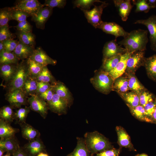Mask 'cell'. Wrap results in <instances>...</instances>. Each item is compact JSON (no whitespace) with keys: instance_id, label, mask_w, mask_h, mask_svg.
Listing matches in <instances>:
<instances>
[{"instance_id":"cell-6","label":"cell","mask_w":156,"mask_h":156,"mask_svg":"<svg viewBox=\"0 0 156 156\" xmlns=\"http://www.w3.org/2000/svg\"><path fill=\"white\" fill-rule=\"evenodd\" d=\"M5 99L9 102L10 105L13 109H19L23 105H26L28 104V97L22 89L7 92L5 94Z\"/></svg>"},{"instance_id":"cell-1","label":"cell","mask_w":156,"mask_h":156,"mask_svg":"<svg viewBox=\"0 0 156 156\" xmlns=\"http://www.w3.org/2000/svg\"><path fill=\"white\" fill-rule=\"evenodd\" d=\"M148 34L147 30L140 29L134 30L118 43L123 46L127 52H129L145 51L148 41Z\"/></svg>"},{"instance_id":"cell-27","label":"cell","mask_w":156,"mask_h":156,"mask_svg":"<svg viewBox=\"0 0 156 156\" xmlns=\"http://www.w3.org/2000/svg\"><path fill=\"white\" fill-rule=\"evenodd\" d=\"M118 94L129 108L135 107L140 105L139 96L134 92L127 91Z\"/></svg>"},{"instance_id":"cell-15","label":"cell","mask_w":156,"mask_h":156,"mask_svg":"<svg viewBox=\"0 0 156 156\" xmlns=\"http://www.w3.org/2000/svg\"><path fill=\"white\" fill-rule=\"evenodd\" d=\"M47 104L49 109L58 115L66 114L68 107L67 103L55 93L51 100Z\"/></svg>"},{"instance_id":"cell-21","label":"cell","mask_w":156,"mask_h":156,"mask_svg":"<svg viewBox=\"0 0 156 156\" xmlns=\"http://www.w3.org/2000/svg\"><path fill=\"white\" fill-rule=\"evenodd\" d=\"M34 47L26 45L20 41L12 52L19 60H23L29 58L35 49Z\"/></svg>"},{"instance_id":"cell-49","label":"cell","mask_w":156,"mask_h":156,"mask_svg":"<svg viewBox=\"0 0 156 156\" xmlns=\"http://www.w3.org/2000/svg\"><path fill=\"white\" fill-rule=\"evenodd\" d=\"M15 27L19 31L25 32H32V27L27 20L18 22Z\"/></svg>"},{"instance_id":"cell-58","label":"cell","mask_w":156,"mask_h":156,"mask_svg":"<svg viewBox=\"0 0 156 156\" xmlns=\"http://www.w3.org/2000/svg\"><path fill=\"white\" fill-rule=\"evenodd\" d=\"M5 152V151L4 150L0 148V156H3V154Z\"/></svg>"},{"instance_id":"cell-23","label":"cell","mask_w":156,"mask_h":156,"mask_svg":"<svg viewBox=\"0 0 156 156\" xmlns=\"http://www.w3.org/2000/svg\"><path fill=\"white\" fill-rule=\"evenodd\" d=\"M18 64H0V77L5 81L6 84L14 76Z\"/></svg>"},{"instance_id":"cell-43","label":"cell","mask_w":156,"mask_h":156,"mask_svg":"<svg viewBox=\"0 0 156 156\" xmlns=\"http://www.w3.org/2000/svg\"><path fill=\"white\" fill-rule=\"evenodd\" d=\"M132 1L133 4L136 6L135 10L136 12H143L145 13H147L151 9L147 0H133Z\"/></svg>"},{"instance_id":"cell-31","label":"cell","mask_w":156,"mask_h":156,"mask_svg":"<svg viewBox=\"0 0 156 156\" xmlns=\"http://www.w3.org/2000/svg\"><path fill=\"white\" fill-rule=\"evenodd\" d=\"M38 87V81L36 78L28 76L22 88V90L28 97V96L36 94Z\"/></svg>"},{"instance_id":"cell-3","label":"cell","mask_w":156,"mask_h":156,"mask_svg":"<svg viewBox=\"0 0 156 156\" xmlns=\"http://www.w3.org/2000/svg\"><path fill=\"white\" fill-rule=\"evenodd\" d=\"M29 76L26 60L18 64L16 73L12 79L6 84L7 92L21 89Z\"/></svg>"},{"instance_id":"cell-42","label":"cell","mask_w":156,"mask_h":156,"mask_svg":"<svg viewBox=\"0 0 156 156\" xmlns=\"http://www.w3.org/2000/svg\"><path fill=\"white\" fill-rule=\"evenodd\" d=\"M103 2L98 0H77L74 2V3L75 7L79 8L81 10H88L92 5H94V3H102Z\"/></svg>"},{"instance_id":"cell-39","label":"cell","mask_w":156,"mask_h":156,"mask_svg":"<svg viewBox=\"0 0 156 156\" xmlns=\"http://www.w3.org/2000/svg\"><path fill=\"white\" fill-rule=\"evenodd\" d=\"M36 79L38 82L48 83L51 84H54L57 81L48 69L47 66L44 67Z\"/></svg>"},{"instance_id":"cell-38","label":"cell","mask_w":156,"mask_h":156,"mask_svg":"<svg viewBox=\"0 0 156 156\" xmlns=\"http://www.w3.org/2000/svg\"><path fill=\"white\" fill-rule=\"evenodd\" d=\"M30 109L29 107L25 106V107H21L16 110L14 112V115L15 123L20 125L26 122V119Z\"/></svg>"},{"instance_id":"cell-40","label":"cell","mask_w":156,"mask_h":156,"mask_svg":"<svg viewBox=\"0 0 156 156\" xmlns=\"http://www.w3.org/2000/svg\"><path fill=\"white\" fill-rule=\"evenodd\" d=\"M12 10L11 7H6L0 10V27L8 25L11 19Z\"/></svg>"},{"instance_id":"cell-45","label":"cell","mask_w":156,"mask_h":156,"mask_svg":"<svg viewBox=\"0 0 156 156\" xmlns=\"http://www.w3.org/2000/svg\"><path fill=\"white\" fill-rule=\"evenodd\" d=\"M14 35L10 31L8 25L0 27V41L13 39Z\"/></svg>"},{"instance_id":"cell-47","label":"cell","mask_w":156,"mask_h":156,"mask_svg":"<svg viewBox=\"0 0 156 156\" xmlns=\"http://www.w3.org/2000/svg\"><path fill=\"white\" fill-rule=\"evenodd\" d=\"M121 150V148L116 149L114 147L97 153L95 156H118Z\"/></svg>"},{"instance_id":"cell-53","label":"cell","mask_w":156,"mask_h":156,"mask_svg":"<svg viewBox=\"0 0 156 156\" xmlns=\"http://www.w3.org/2000/svg\"><path fill=\"white\" fill-rule=\"evenodd\" d=\"M12 155L13 156H30L25 150L23 147L20 146Z\"/></svg>"},{"instance_id":"cell-56","label":"cell","mask_w":156,"mask_h":156,"mask_svg":"<svg viewBox=\"0 0 156 156\" xmlns=\"http://www.w3.org/2000/svg\"><path fill=\"white\" fill-rule=\"evenodd\" d=\"M4 50L5 46L3 41H0V52Z\"/></svg>"},{"instance_id":"cell-25","label":"cell","mask_w":156,"mask_h":156,"mask_svg":"<svg viewBox=\"0 0 156 156\" xmlns=\"http://www.w3.org/2000/svg\"><path fill=\"white\" fill-rule=\"evenodd\" d=\"M148 77L156 82V54L145 57L144 65Z\"/></svg>"},{"instance_id":"cell-20","label":"cell","mask_w":156,"mask_h":156,"mask_svg":"<svg viewBox=\"0 0 156 156\" xmlns=\"http://www.w3.org/2000/svg\"><path fill=\"white\" fill-rule=\"evenodd\" d=\"M113 2L117 8L122 20L125 21L133 8L130 0H114Z\"/></svg>"},{"instance_id":"cell-51","label":"cell","mask_w":156,"mask_h":156,"mask_svg":"<svg viewBox=\"0 0 156 156\" xmlns=\"http://www.w3.org/2000/svg\"><path fill=\"white\" fill-rule=\"evenodd\" d=\"M3 42L5 50L10 52H12L14 51L18 43V41L13 39L6 40Z\"/></svg>"},{"instance_id":"cell-2","label":"cell","mask_w":156,"mask_h":156,"mask_svg":"<svg viewBox=\"0 0 156 156\" xmlns=\"http://www.w3.org/2000/svg\"><path fill=\"white\" fill-rule=\"evenodd\" d=\"M84 140L91 156L95 154L114 148L108 139L97 131L87 132Z\"/></svg>"},{"instance_id":"cell-5","label":"cell","mask_w":156,"mask_h":156,"mask_svg":"<svg viewBox=\"0 0 156 156\" xmlns=\"http://www.w3.org/2000/svg\"><path fill=\"white\" fill-rule=\"evenodd\" d=\"M108 5V3L103 1L100 5H95L90 10H81L83 11L88 22L95 28H97L103 21L101 19V15L103 9Z\"/></svg>"},{"instance_id":"cell-32","label":"cell","mask_w":156,"mask_h":156,"mask_svg":"<svg viewBox=\"0 0 156 156\" xmlns=\"http://www.w3.org/2000/svg\"><path fill=\"white\" fill-rule=\"evenodd\" d=\"M16 34L19 40L23 44L34 48L35 36L32 32H25L17 30Z\"/></svg>"},{"instance_id":"cell-30","label":"cell","mask_w":156,"mask_h":156,"mask_svg":"<svg viewBox=\"0 0 156 156\" xmlns=\"http://www.w3.org/2000/svg\"><path fill=\"white\" fill-rule=\"evenodd\" d=\"M77 145L73 151L67 156H91L85 144L84 139L77 138Z\"/></svg>"},{"instance_id":"cell-37","label":"cell","mask_w":156,"mask_h":156,"mask_svg":"<svg viewBox=\"0 0 156 156\" xmlns=\"http://www.w3.org/2000/svg\"><path fill=\"white\" fill-rule=\"evenodd\" d=\"M122 55H118L103 61L101 69L109 72L116 66L119 62Z\"/></svg>"},{"instance_id":"cell-13","label":"cell","mask_w":156,"mask_h":156,"mask_svg":"<svg viewBox=\"0 0 156 156\" xmlns=\"http://www.w3.org/2000/svg\"><path fill=\"white\" fill-rule=\"evenodd\" d=\"M52 12V8L44 6L31 16V20L35 22L37 28L44 29L45 23L51 15Z\"/></svg>"},{"instance_id":"cell-4","label":"cell","mask_w":156,"mask_h":156,"mask_svg":"<svg viewBox=\"0 0 156 156\" xmlns=\"http://www.w3.org/2000/svg\"><path fill=\"white\" fill-rule=\"evenodd\" d=\"M90 81L94 88L103 94H107L112 90L114 80L108 72L101 69L96 71Z\"/></svg>"},{"instance_id":"cell-46","label":"cell","mask_w":156,"mask_h":156,"mask_svg":"<svg viewBox=\"0 0 156 156\" xmlns=\"http://www.w3.org/2000/svg\"><path fill=\"white\" fill-rule=\"evenodd\" d=\"M66 4L65 0H46L43 4L44 6L48 7L51 8L57 7L63 8Z\"/></svg>"},{"instance_id":"cell-16","label":"cell","mask_w":156,"mask_h":156,"mask_svg":"<svg viewBox=\"0 0 156 156\" xmlns=\"http://www.w3.org/2000/svg\"><path fill=\"white\" fill-rule=\"evenodd\" d=\"M116 131L118 136L117 143L120 148L124 147L131 151H136L132 143L130 137L125 130L120 126H117Z\"/></svg>"},{"instance_id":"cell-18","label":"cell","mask_w":156,"mask_h":156,"mask_svg":"<svg viewBox=\"0 0 156 156\" xmlns=\"http://www.w3.org/2000/svg\"><path fill=\"white\" fill-rule=\"evenodd\" d=\"M30 156H36L46 151L45 146L40 138L29 142L23 147Z\"/></svg>"},{"instance_id":"cell-55","label":"cell","mask_w":156,"mask_h":156,"mask_svg":"<svg viewBox=\"0 0 156 156\" xmlns=\"http://www.w3.org/2000/svg\"><path fill=\"white\" fill-rule=\"evenodd\" d=\"M151 123L156 124V107L152 115Z\"/></svg>"},{"instance_id":"cell-60","label":"cell","mask_w":156,"mask_h":156,"mask_svg":"<svg viewBox=\"0 0 156 156\" xmlns=\"http://www.w3.org/2000/svg\"><path fill=\"white\" fill-rule=\"evenodd\" d=\"M11 155L10 153L9 152H7L6 155L3 156H10Z\"/></svg>"},{"instance_id":"cell-54","label":"cell","mask_w":156,"mask_h":156,"mask_svg":"<svg viewBox=\"0 0 156 156\" xmlns=\"http://www.w3.org/2000/svg\"><path fill=\"white\" fill-rule=\"evenodd\" d=\"M151 9L156 8V0H147Z\"/></svg>"},{"instance_id":"cell-44","label":"cell","mask_w":156,"mask_h":156,"mask_svg":"<svg viewBox=\"0 0 156 156\" xmlns=\"http://www.w3.org/2000/svg\"><path fill=\"white\" fill-rule=\"evenodd\" d=\"M12 20H16L20 22L25 20L27 17L31 16L28 14L23 11L12 8Z\"/></svg>"},{"instance_id":"cell-35","label":"cell","mask_w":156,"mask_h":156,"mask_svg":"<svg viewBox=\"0 0 156 156\" xmlns=\"http://www.w3.org/2000/svg\"><path fill=\"white\" fill-rule=\"evenodd\" d=\"M13 108L10 105L2 107L0 109V119L11 124L14 120V112Z\"/></svg>"},{"instance_id":"cell-7","label":"cell","mask_w":156,"mask_h":156,"mask_svg":"<svg viewBox=\"0 0 156 156\" xmlns=\"http://www.w3.org/2000/svg\"><path fill=\"white\" fill-rule=\"evenodd\" d=\"M135 24H141L146 26L149 32L150 48L156 51V15H153L148 18L136 21Z\"/></svg>"},{"instance_id":"cell-52","label":"cell","mask_w":156,"mask_h":156,"mask_svg":"<svg viewBox=\"0 0 156 156\" xmlns=\"http://www.w3.org/2000/svg\"><path fill=\"white\" fill-rule=\"evenodd\" d=\"M52 86V84L49 83L38 82V87L36 95L45 92L49 89Z\"/></svg>"},{"instance_id":"cell-48","label":"cell","mask_w":156,"mask_h":156,"mask_svg":"<svg viewBox=\"0 0 156 156\" xmlns=\"http://www.w3.org/2000/svg\"><path fill=\"white\" fill-rule=\"evenodd\" d=\"M144 107L151 123L152 115L156 107V97L153 100L147 104Z\"/></svg>"},{"instance_id":"cell-17","label":"cell","mask_w":156,"mask_h":156,"mask_svg":"<svg viewBox=\"0 0 156 156\" xmlns=\"http://www.w3.org/2000/svg\"><path fill=\"white\" fill-rule=\"evenodd\" d=\"M135 51L127 52L121 55L120 60L115 68L108 72L109 75L114 80L117 77L122 75L125 72L127 60Z\"/></svg>"},{"instance_id":"cell-41","label":"cell","mask_w":156,"mask_h":156,"mask_svg":"<svg viewBox=\"0 0 156 156\" xmlns=\"http://www.w3.org/2000/svg\"><path fill=\"white\" fill-rule=\"evenodd\" d=\"M139 96L140 105L144 107L148 103L153 100L156 97L147 89L142 92Z\"/></svg>"},{"instance_id":"cell-8","label":"cell","mask_w":156,"mask_h":156,"mask_svg":"<svg viewBox=\"0 0 156 156\" xmlns=\"http://www.w3.org/2000/svg\"><path fill=\"white\" fill-rule=\"evenodd\" d=\"M44 7L43 4L37 0H21L18 1L15 5L11 8L27 13L31 17Z\"/></svg>"},{"instance_id":"cell-22","label":"cell","mask_w":156,"mask_h":156,"mask_svg":"<svg viewBox=\"0 0 156 156\" xmlns=\"http://www.w3.org/2000/svg\"><path fill=\"white\" fill-rule=\"evenodd\" d=\"M19 125L24 138L31 141L40 138V133L39 131L30 125L25 122Z\"/></svg>"},{"instance_id":"cell-34","label":"cell","mask_w":156,"mask_h":156,"mask_svg":"<svg viewBox=\"0 0 156 156\" xmlns=\"http://www.w3.org/2000/svg\"><path fill=\"white\" fill-rule=\"evenodd\" d=\"M132 115L138 120L151 123V121L147 116L144 107L140 105L133 107L129 108Z\"/></svg>"},{"instance_id":"cell-10","label":"cell","mask_w":156,"mask_h":156,"mask_svg":"<svg viewBox=\"0 0 156 156\" xmlns=\"http://www.w3.org/2000/svg\"><path fill=\"white\" fill-rule=\"evenodd\" d=\"M30 96L28 97L27 100L30 109L38 113L43 118L45 119L49 109L47 103L36 94Z\"/></svg>"},{"instance_id":"cell-57","label":"cell","mask_w":156,"mask_h":156,"mask_svg":"<svg viewBox=\"0 0 156 156\" xmlns=\"http://www.w3.org/2000/svg\"><path fill=\"white\" fill-rule=\"evenodd\" d=\"M37 156H49V155L47 153L42 152L39 153Z\"/></svg>"},{"instance_id":"cell-24","label":"cell","mask_w":156,"mask_h":156,"mask_svg":"<svg viewBox=\"0 0 156 156\" xmlns=\"http://www.w3.org/2000/svg\"><path fill=\"white\" fill-rule=\"evenodd\" d=\"M20 147L19 143L15 137L12 138L0 139V148L8 152L11 155L13 153Z\"/></svg>"},{"instance_id":"cell-12","label":"cell","mask_w":156,"mask_h":156,"mask_svg":"<svg viewBox=\"0 0 156 156\" xmlns=\"http://www.w3.org/2000/svg\"><path fill=\"white\" fill-rule=\"evenodd\" d=\"M98 28L101 29L106 34L114 35L115 37L116 40L119 37L122 36L125 38L129 33L121 26L114 22L103 21Z\"/></svg>"},{"instance_id":"cell-28","label":"cell","mask_w":156,"mask_h":156,"mask_svg":"<svg viewBox=\"0 0 156 156\" xmlns=\"http://www.w3.org/2000/svg\"><path fill=\"white\" fill-rule=\"evenodd\" d=\"M122 75L116 79L113 84L112 90L116 91L118 94L129 90L128 78L125 75V76Z\"/></svg>"},{"instance_id":"cell-36","label":"cell","mask_w":156,"mask_h":156,"mask_svg":"<svg viewBox=\"0 0 156 156\" xmlns=\"http://www.w3.org/2000/svg\"><path fill=\"white\" fill-rule=\"evenodd\" d=\"M19 60L13 52L5 50L0 52V64H18Z\"/></svg>"},{"instance_id":"cell-50","label":"cell","mask_w":156,"mask_h":156,"mask_svg":"<svg viewBox=\"0 0 156 156\" xmlns=\"http://www.w3.org/2000/svg\"><path fill=\"white\" fill-rule=\"evenodd\" d=\"M54 93L53 86L52 85L51 87L46 91L36 95L48 103L51 100Z\"/></svg>"},{"instance_id":"cell-14","label":"cell","mask_w":156,"mask_h":156,"mask_svg":"<svg viewBox=\"0 0 156 156\" xmlns=\"http://www.w3.org/2000/svg\"><path fill=\"white\" fill-rule=\"evenodd\" d=\"M29 58L44 66L49 64L54 66L57 63L56 60L50 57L40 47L35 49Z\"/></svg>"},{"instance_id":"cell-29","label":"cell","mask_w":156,"mask_h":156,"mask_svg":"<svg viewBox=\"0 0 156 156\" xmlns=\"http://www.w3.org/2000/svg\"><path fill=\"white\" fill-rule=\"evenodd\" d=\"M128 79L129 90L134 92L139 95L144 90L146 89L139 81L135 74H125Z\"/></svg>"},{"instance_id":"cell-19","label":"cell","mask_w":156,"mask_h":156,"mask_svg":"<svg viewBox=\"0 0 156 156\" xmlns=\"http://www.w3.org/2000/svg\"><path fill=\"white\" fill-rule=\"evenodd\" d=\"M55 93L63 100L70 107L73 103V98L70 92L65 85L59 81L52 84Z\"/></svg>"},{"instance_id":"cell-59","label":"cell","mask_w":156,"mask_h":156,"mask_svg":"<svg viewBox=\"0 0 156 156\" xmlns=\"http://www.w3.org/2000/svg\"><path fill=\"white\" fill-rule=\"evenodd\" d=\"M135 156H148L145 153H142L140 154H138Z\"/></svg>"},{"instance_id":"cell-33","label":"cell","mask_w":156,"mask_h":156,"mask_svg":"<svg viewBox=\"0 0 156 156\" xmlns=\"http://www.w3.org/2000/svg\"><path fill=\"white\" fill-rule=\"evenodd\" d=\"M29 76L36 78L45 66L29 58L26 60Z\"/></svg>"},{"instance_id":"cell-26","label":"cell","mask_w":156,"mask_h":156,"mask_svg":"<svg viewBox=\"0 0 156 156\" xmlns=\"http://www.w3.org/2000/svg\"><path fill=\"white\" fill-rule=\"evenodd\" d=\"M18 129L12 127L10 124L0 119V137L5 139L15 136V134L19 132Z\"/></svg>"},{"instance_id":"cell-11","label":"cell","mask_w":156,"mask_h":156,"mask_svg":"<svg viewBox=\"0 0 156 156\" xmlns=\"http://www.w3.org/2000/svg\"><path fill=\"white\" fill-rule=\"evenodd\" d=\"M127 52L126 49L117 43L116 40L107 42L103 48V61Z\"/></svg>"},{"instance_id":"cell-9","label":"cell","mask_w":156,"mask_h":156,"mask_svg":"<svg viewBox=\"0 0 156 156\" xmlns=\"http://www.w3.org/2000/svg\"><path fill=\"white\" fill-rule=\"evenodd\" d=\"M145 51L133 53L128 58L125 74H135L140 66H144Z\"/></svg>"}]
</instances>
